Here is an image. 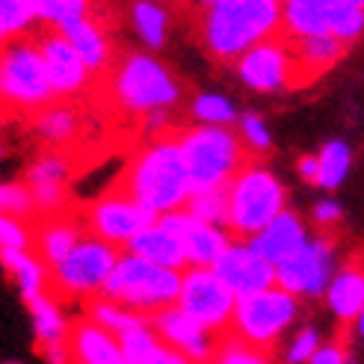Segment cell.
<instances>
[{"label": "cell", "mask_w": 364, "mask_h": 364, "mask_svg": "<svg viewBox=\"0 0 364 364\" xmlns=\"http://www.w3.org/2000/svg\"><path fill=\"white\" fill-rule=\"evenodd\" d=\"M104 101L124 119H157L181 101L184 86L151 53H124L101 77Z\"/></svg>", "instance_id": "cell-1"}, {"label": "cell", "mask_w": 364, "mask_h": 364, "mask_svg": "<svg viewBox=\"0 0 364 364\" xmlns=\"http://www.w3.org/2000/svg\"><path fill=\"white\" fill-rule=\"evenodd\" d=\"M119 184L154 216L184 208L193 193V181L172 131H163L145 149H139Z\"/></svg>", "instance_id": "cell-2"}, {"label": "cell", "mask_w": 364, "mask_h": 364, "mask_svg": "<svg viewBox=\"0 0 364 364\" xmlns=\"http://www.w3.org/2000/svg\"><path fill=\"white\" fill-rule=\"evenodd\" d=\"M282 33V0H225L198 15V39L213 60H240Z\"/></svg>", "instance_id": "cell-3"}, {"label": "cell", "mask_w": 364, "mask_h": 364, "mask_svg": "<svg viewBox=\"0 0 364 364\" xmlns=\"http://www.w3.org/2000/svg\"><path fill=\"white\" fill-rule=\"evenodd\" d=\"M57 101L39 45L27 33L0 48V116L33 119Z\"/></svg>", "instance_id": "cell-4"}, {"label": "cell", "mask_w": 364, "mask_h": 364, "mask_svg": "<svg viewBox=\"0 0 364 364\" xmlns=\"http://www.w3.org/2000/svg\"><path fill=\"white\" fill-rule=\"evenodd\" d=\"M181 145L193 190H216L228 187L237 172L252 160V151L243 149L237 134L228 127H169Z\"/></svg>", "instance_id": "cell-5"}, {"label": "cell", "mask_w": 364, "mask_h": 364, "mask_svg": "<svg viewBox=\"0 0 364 364\" xmlns=\"http://www.w3.org/2000/svg\"><path fill=\"white\" fill-rule=\"evenodd\" d=\"M181 276H184V272L157 267L151 261H142L136 255L124 252L113 269V276L107 279L101 296L113 299V302L151 320L163 308L178 305Z\"/></svg>", "instance_id": "cell-6"}, {"label": "cell", "mask_w": 364, "mask_h": 364, "mask_svg": "<svg viewBox=\"0 0 364 364\" xmlns=\"http://www.w3.org/2000/svg\"><path fill=\"white\" fill-rule=\"evenodd\" d=\"M228 234L237 240H252L284 213V187L264 163L249 160L228 184Z\"/></svg>", "instance_id": "cell-7"}, {"label": "cell", "mask_w": 364, "mask_h": 364, "mask_svg": "<svg viewBox=\"0 0 364 364\" xmlns=\"http://www.w3.org/2000/svg\"><path fill=\"white\" fill-rule=\"evenodd\" d=\"M122 255H124V249L110 246L107 240L95 237V234H86V237L71 249L68 258L48 272V294L57 302L65 296H77V299L98 296L107 279L113 276Z\"/></svg>", "instance_id": "cell-8"}, {"label": "cell", "mask_w": 364, "mask_h": 364, "mask_svg": "<svg viewBox=\"0 0 364 364\" xmlns=\"http://www.w3.org/2000/svg\"><path fill=\"white\" fill-rule=\"evenodd\" d=\"M80 216L89 234H95V237L107 240L116 249H127V243L142 228H149L160 220L151 210H145L119 181L110 190H104L98 198H92L89 205H80Z\"/></svg>", "instance_id": "cell-9"}, {"label": "cell", "mask_w": 364, "mask_h": 364, "mask_svg": "<svg viewBox=\"0 0 364 364\" xmlns=\"http://www.w3.org/2000/svg\"><path fill=\"white\" fill-rule=\"evenodd\" d=\"M294 317H296V296H290L282 287H269L261 290V294L237 299L228 332H234L252 347L269 350Z\"/></svg>", "instance_id": "cell-10"}, {"label": "cell", "mask_w": 364, "mask_h": 364, "mask_svg": "<svg viewBox=\"0 0 364 364\" xmlns=\"http://www.w3.org/2000/svg\"><path fill=\"white\" fill-rule=\"evenodd\" d=\"M284 36H338L353 42L364 33V9L343 0H282Z\"/></svg>", "instance_id": "cell-11"}, {"label": "cell", "mask_w": 364, "mask_h": 364, "mask_svg": "<svg viewBox=\"0 0 364 364\" xmlns=\"http://www.w3.org/2000/svg\"><path fill=\"white\" fill-rule=\"evenodd\" d=\"M178 308L198 320L210 332H225L231 326L234 308H237V296L225 287V282L208 267H187L181 276V296Z\"/></svg>", "instance_id": "cell-12"}, {"label": "cell", "mask_w": 364, "mask_h": 364, "mask_svg": "<svg viewBox=\"0 0 364 364\" xmlns=\"http://www.w3.org/2000/svg\"><path fill=\"white\" fill-rule=\"evenodd\" d=\"M39 53L48 68V80L53 86V95L57 101H71L80 98L92 89V71L86 68V63L80 60V53L71 48V42L57 30V27H42L39 33H33Z\"/></svg>", "instance_id": "cell-13"}, {"label": "cell", "mask_w": 364, "mask_h": 364, "mask_svg": "<svg viewBox=\"0 0 364 364\" xmlns=\"http://www.w3.org/2000/svg\"><path fill=\"white\" fill-rule=\"evenodd\" d=\"M335 279V240L317 237L305 243L299 255L287 264L276 267V287L287 290L290 296H320L329 290Z\"/></svg>", "instance_id": "cell-14"}, {"label": "cell", "mask_w": 364, "mask_h": 364, "mask_svg": "<svg viewBox=\"0 0 364 364\" xmlns=\"http://www.w3.org/2000/svg\"><path fill=\"white\" fill-rule=\"evenodd\" d=\"M240 80L255 92H279V89H296V68L290 57L287 36L279 33L272 39L255 45L237 60Z\"/></svg>", "instance_id": "cell-15"}, {"label": "cell", "mask_w": 364, "mask_h": 364, "mask_svg": "<svg viewBox=\"0 0 364 364\" xmlns=\"http://www.w3.org/2000/svg\"><path fill=\"white\" fill-rule=\"evenodd\" d=\"M157 223L163 228H169L178 237V243H181V249H184L190 267H208V269H213V264L223 258V252L234 243V237L225 228H213V225H208L202 220H196V216H190L184 208L172 210V213H163Z\"/></svg>", "instance_id": "cell-16"}, {"label": "cell", "mask_w": 364, "mask_h": 364, "mask_svg": "<svg viewBox=\"0 0 364 364\" xmlns=\"http://www.w3.org/2000/svg\"><path fill=\"white\" fill-rule=\"evenodd\" d=\"M86 223L80 216V208H68L50 216H39L33 223V255L39 258L48 272L53 267H60L71 249H75L83 237H86Z\"/></svg>", "instance_id": "cell-17"}, {"label": "cell", "mask_w": 364, "mask_h": 364, "mask_svg": "<svg viewBox=\"0 0 364 364\" xmlns=\"http://www.w3.org/2000/svg\"><path fill=\"white\" fill-rule=\"evenodd\" d=\"M151 326H154V332L160 335V341L166 343V347L190 355L196 364H210L220 335L205 329V326L198 320H193L184 308H178V305L163 308V311H157L151 317Z\"/></svg>", "instance_id": "cell-18"}, {"label": "cell", "mask_w": 364, "mask_h": 364, "mask_svg": "<svg viewBox=\"0 0 364 364\" xmlns=\"http://www.w3.org/2000/svg\"><path fill=\"white\" fill-rule=\"evenodd\" d=\"M213 272L225 282V287H228L237 299L276 287V267L267 264L261 255L252 252L243 240L231 243V246L223 252V258L213 264Z\"/></svg>", "instance_id": "cell-19"}, {"label": "cell", "mask_w": 364, "mask_h": 364, "mask_svg": "<svg viewBox=\"0 0 364 364\" xmlns=\"http://www.w3.org/2000/svg\"><path fill=\"white\" fill-rule=\"evenodd\" d=\"M71 175V160L60 151H45L33 160V166L27 172L24 184L30 187L39 216H50L68 210V193H65V181Z\"/></svg>", "instance_id": "cell-20"}, {"label": "cell", "mask_w": 364, "mask_h": 364, "mask_svg": "<svg viewBox=\"0 0 364 364\" xmlns=\"http://www.w3.org/2000/svg\"><path fill=\"white\" fill-rule=\"evenodd\" d=\"M287 45L296 68V89L323 77L347 53V42L338 36H287Z\"/></svg>", "instance_id": "cell-21"}, {"label": "cell", "mask_w": 364, "mask_h": 364, "mask_svg": "<svg viewBox=\"0 0 364 364\" xmlns=\"http://www.w3.org/2000/svg\"><path fill=\"white\" fill-rule=\"evenodd\" d=\"M75 101L77 98L53 101L50 107H45L42 113H36L30 119L33 131L39 134V139L48 145V151H60V154L71 157V151H75V142H80L86 122H83V113H80V107Z\"/></svg>", "instance_id": "cell-22"}, {"label": "cell", "mask_w": 364, "mask_h": 364, "mask_svg": "<svg viewBox=\"0 0 364 364\" xmlns=\"http://www.w3.org/2000/svg\"><path fill=\"white\" fill-rule=\"evenodd\" d=\"M243 243L252 252H258L267 264L282 267V264H287L290 258H294V255H299L305 249L308 237H305V225H302L299 216L284 210L261 234H255L252 240H243Z\"/></svg>", "instance_id": "cell-23"}, {"label": "cell", "mask_w": 364, "mask_h": 364, "mask_svg": "<svg viewBox=\"0 0 364 364\" xmlns=\"http://www.w3.org/2000/svg\"><path fill=\"white\" fill-rule=\"evenodd\" d=\"M57 30L71 42V48L80 53V60L92 71V77H104L107 71L113 68L116 57H113V45H110V36H107V27L101 24V15L77 18V21H68Z\"/></svg>", "instance_id": "cell-24"}, {"label": "cell", "mask_w": 364, "mask_h": 364, "mask_svg": "<svg viewBox=\"0 0 364 364\" xmlns=\"http://www.w3.org/2000/svg\"><path fill=\"white\" fill-rule=\"evenodd\" d=\"M68 350L75 364H131L124 358L119 338L104 332L89 317H80L68 329Z\"/></svg>", "instance_id": "cell-25"}, {"label": "cell", "mask_w": 364, "mask_h": 364, "mask_svg": "<svg viewBox=\"0 0 364 364\" xmlns=\"http://www.w3.org/2000/svg\"><path fill=\"white\" fill-rule=\"evenodd\" d=\"M326 299H329L332 314L341 323L358 320L361 308H364V258H361V252L347 258L343 267L335 272L329 290H326Z\"/></svg>", "instance_id": "cell-26"}, {"label": "cell", "mask_w": 364, "mask_h": 364, "mask_svg": "<svg viewBox=\"0 0 364 364\" xmlns=\"http://www.w3.org/2000/svg\"><path fill=\"white\" fill-rule=\"evenodd\" d=\"M127 252L136 255V258H142V261H151L157 267L175 269V272H184L190 267L184 249H181V243H178V237L169 228H163L160 223L142 228L136 237L127 243Z\"/></svg>", "instance_id": "cell-27"}, {"label": "cell", "mask_w": 364, "mask_h": 364, "mask_svg": "<svg viewBox=\"0 0 364 364\" xmlns=\"http://www.w3.org/2000/svg\"><path fill=\"white\" fill-rule=\"evenodd\" d=\"M0 264L9 269V276L15 279L18 290L24 294L27 302L36 296L48 294V267L36 258L33 249H12V252H0Z\"/></svg>", "instance_id": "cell-28"}, {"label": "cell", "mask_w": 364, "mask_h": 364, "mask_svg": "<svg viewBox=\"0 0 364 364\" xmlns=\"http://www.w3.org/2000/svg\"><path fill=\"white\" fill-rule=\"evenodd\" d=\"M83 311H86L83 317H89L95 326H101L104 332H110L116 338L136 329V326H142V323H149V317H142V314H136V311H131V308H124V305L107 299L101 294L83 299Z\"/></svg>", "instance_id": "cell-29"}, {"label": "cell", "mask_w": 364, "mask_h": 364, "mask_svg": "<svg viewBox=\"0 0 364 364\" xmlns=\"http://www.w3.org/2000/svg\"><path fill=\"white\" fill-rule=\"evenodd\" d=\"M30 305V314H33V326H36V338H39V350L48 347H57V343L68 341V329L71 323H65L63 311H60V302L53 299L50 294L45 296H36Z\"/></svg>", "instance_id": "cell-30"}, {"label": "cell", "mask_w": 364, "mask_h": 364, "mask_svg": "<svg viewBox=\"0 0 364 364\" xmlns=\"http://www.w3.org/2000/svg\"><path fill=\"white\" fill-rule=\"evenodd\" d=\"M184 210L196 220H202L213 228H228V216H231V205H228V187H216V190H193Z\"/></svg>", "instance_id": "cell-31"}, {"label": "cell", "mask_w": 364, "mask_h": 364, "mask_svg": "<svg viewBox=\"0 0 364 364\" xmlns=\"http://www.w3.org/2000/svg\"><path fill=\"white\" fill-rule=\"evenodd\" d=\"M131 18H134V27L136 33L142 36V42L160 50L163 45H166V30H169V12L157 6V4H149V0H139V4H134L131 9Z\"/></svg>", "instance_id": "cell-32"}, {"label": "cell", "mask_w": 364, "mask_h": 364, "mask_svg": "<svg viewBox=\"0 0 364 364\" xmlns=\"http://www.w3.org/2000/svg\"><path fill=\"white\" fill-rule=\"evenodd\" d=\"M210 364H272V355H269V350L252 347V343L240 341L234 332L225 329V332H220Z\"/></svg>", "instance_id": "cell-33"}, {"label": "cell", "mask_w": 364, "mask_h": 364, "mask_svg": "<svg viewBox=\"0 0 364 364\" xmlns=\"http://www.w3.org/2000/svg\"><path fill=\"white\" fill-rule=\"evenodd\" d=\"M119 347H122L124 358L131 364H149L154 358V353L163 347V341H160V335L154 332V326L149 320V323L136 326V329L119 335Z\"/></svg>", "instance_id": "cell-34"}, {"label": "cell", "mask_w": 364, "mask_h": 364, "mask_svg": "<svg viewBox=\"0 0 364 364\" xmlns=\"http://www.w3.org/2000/svg\"><path fill=\"white\" fill-rule=\"evenodd\" d=\"M36 24L30 0H0V48L12 39H21Z\"/></svg>", "instance_id": "cell-35"}, {"label": "cell", "mask_w": 364, "mask_h": 364, "mask_svg": "<svg viewBox=\"0 0 364 364\" xmlns=\"http://www.w3.org/2000/svg\"><path fill=\"white\" fill-rule=\"evenodd\" d=\"M320 178H317V187L323 190H335L341 187V181L347 178L350 172V149H347V142H329L326 149L320 151Z\"/></svg>", "instance_id": "cell-36"}, {"label": "cell", "mask_w": 364, "mask_h": 364, "mask_svg": "<svg viewBox=\"0 0 364 364\" xmlns=\"http://www.w3.org/2000/svg\"><path fill=\"white\" fill-rule=\"evenodd\" d=\"M0 216H12L30 225L39 220V208L27 184H0Z\"/></svg>", "instance_id": "cell-37"}, {"label": "cell", "mask_w": 364, "mask_h": 364, "mask_svg": "<svg viewBox=\"0 0 364 364\" xmlns=\"http://www.w3.org/2000/svg\"><path fill=\"white\" fill-rule=\"evenodd\" d=\"M190 113H193L196 122H202L208 127H228L234 119H237L231 101L223 98V95H198L190 107Z\"/></svg>", "instance_id": "cell-38"}, {"label": "cell", "mask_w": 364, "mask_h": 364, "mask_svg": "<svg viewBox=\"0 0 364 364\" xmlns=\"http://www.w3.org/2000/svg\"><path fill=\"white\" fill-rule=\"evenodd\" d=\"M12 249H33V225L12 220V216H0V252Z\"/></svg>", "instance_id": "cell-39"}, {"label": "cell", "mask_w": 364, "mask_h": 364, "mask_svg": "<svg viewBox=\"0 0 364 364\" xmlns=\"http://www.w3.org/2000/svg\"><path fill=\"white\" fill-rule=\"evenodd\" d=\"M240 134H243V145L252 154H264L269 149V142H272L267 124L261 122V116H255V113L240 116Z\"/></svg>", "instance_id": "cell-40"}, {"label": "cell", "mask_w": 364, "mask_h": 364, "mask_svg": "<svg viewBox=\"0 0 364 364\" xmlns=\"http://www.w3.org/2000/svg\"><path fill=\"white\" fill-rule=\"evenodd\" d=\"M317 350H320V335L314 329H302L294 341H290V347H287V364H305V361H311Z\"/></svg>", "instance_id": "cell-41"}, {"label": "cell", "mask_w": 364, "mask_h": 364, "mask_svg": "<svg viewBox=\"0 0 364 364\" xmlns=\"http://www.w3.org/2000/svg\"><path fill=\"white\" fill-rule=\"evenodd\" d=\"M308 364H350V355H347V343L343 341H332L326 343V347H320L314 353V358Z\"/></svg>", "instance_id": "cell-42"}, {"label": "cell", "mask_w": 364, "mask_h": 364, "mask_svg": "<svg viewBox=\"0 0 364 364\" xmlns=\"http://www.w3.org/2000/svg\"><path fill=\"white\" fill-rule=\"evenodd\" d=\"M341 220V205L332 202V198H323V202H317L314 208V223L323 225V228H329V225H338Z\"/></svg>", "instance_id": "cell-43"}, {"label": "cell", "mask_w": 364, "mask_h": 364, "mask_svg": "<svg viewBox=\"0 0 364 364\" xmlns=\"http://www.w3.org/2000/svg\"><path fill=\"white\" fill-rule=\"evenodd\" d=\"M149 364H196V361H193L190 355L178 353V350H172V347H166V343H163V347L154 353V358H151Z\"/></svg>", "instance_id": "cell-44"}, {"label": "cell", "mask_w": 364, "mask_h": 364, "mask_svg": "<svg viewBox=\"0 0 364 364\" xmlns=\"http://www.w3.org/2000/svg\"><path fill=\"white\" fill-rule=\"evenodd\" d=\"M296 169H299V178H302V181H308V184H317V178H320V160H317L314 154L299 157Z\"/></svg>", "instance_id": "cell-45"}, {"label": "cell", "mask_w": 364, "mask_h": 364, "mask_svg": "<svg viewBox=\"0 0 364 364\" xmlns=\"http://www.w3.org/2000/svg\"><path fill=\"white\" fill-rule=\"evenodd\" d=\"M355 329H358V335L364 338V308H361V314H358V320H355Z\"/></svg>", "instance_id": "cell-46"}, {"label": "cell", "mask_w": 364, "mask_h": 364, "mask_svg": "<svg viewBox=\"0 0 364 364\" xmlns=\"http://www.w3.org/2000/svg\"><path fill=\"white\" fill-rule=\"evenodd\" d=\"M202 6H216V4H225V0H198Z\"/></svg>", "instance_id": "cell-47"}, {"label": "cell", "mask_w": 364, "mask_h": 364, "mask_svg": "<svg viewBox=\"0 0 364 364\" xmlns=\"http://www.w3.org/2000/svg\"><path fill=\"white\" fill-rule=\"evenodd\" d=\"M343 4H350V6H358V9H364V0H343Z\"/></svg>", "instance_id": "cell-48"}, {"label": "cell", "mask_w": 364, "mask_h": 364, "mask_svg": "<svg viewBox=\"0 0 364 364\" xmlns=\"http://www.w3.org/2000/svg\"><path fill=\"white\" fill-rule=\"evenodd\" d=\"M149 4H160V0H149Z\"/></svg>", "instance_id": "cell-49"}, {"label": "cell", "mask_w": 364, "mask_h": 364, "mask_svg": "<svg viewBox=\"0 0 364 364\" xmlns=\"http://www.w3.org/2000/svg\"><path fill=\"white\" fill-rule=\"evenodd\" d=\"M4 364H18V361H4Z\"/></svg>", "instance_id": "cell-50"}, {"label": "cell", "mask_w": 364, "mask_h": 364, "mask_svg": "<svg viewBox=\"0 0 364 364\" xmlns=\"http://www.w3.org/2000/svg\"><path fill=\"white\" fill-rule=\"evenodd\" d=\"M0 157H4V149H0Z\"/></svg>", "instance_id": "cell-51"}, {"label": "cell", "mask_w": 364, "mask_h": 364, "mask_svg": "<svg viewBox=\"0 0 364 364\" xmlns=\"http://www.w3.org/2000/svg\"><path fill=\"white\" fill-rule=\"evenodd\" d=\"M0 119H4V116H0Z\"/></svg>", "instance_id": "cell-52"}]
</instances>
